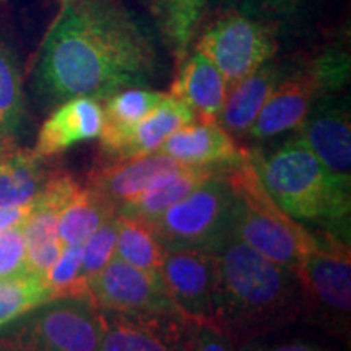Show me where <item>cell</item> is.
Returning a JSON list of instances; mask_svg holds the SVG:
<instances>
[{"mask_svg": "<svg viewBox=\"0 0 351 351\" xmlns=\"http://www.w3.org/2000/svg\"><path fill=\"white\" fill-rule=\"evenodd\" d=\"M49 160L20 147L15 138L0 143V207H16L34 202L52 173Z\"/></svg>", "mask_w": 351, "mask_h": 351, "instance_id": "cell-20", "label": "cell"}, {"mask_svg": "<svg viewBox=\"0 0 351 351\" xmlns=\"http://www.w3.org/2000/svg\"><path fill=\"white\" fill-rule=\"evenodd\" d=\"M298 134L309 145L337 191L351 199V122L348 98L322 95Z\"/></svg>", "mask_w": 351, "mask_h": 351, "instance_id": "cell-10", "label": "cell"}, {"mask_svg": "<svg viewBox=\"0 0 351 351\" xmlns=\"http://www.w3.org/2000/svg\"><path fill=\"white\" fill-rule=\"evenodd\" d=\"M33 202L16 207H0V232L13 230V228L23 226L32 213Z\"/></svg>", "mask_w": 351, "mask_h": 351, "instance_id": "cell-34", "label": "cell"}, {"mask_svg": "<svg viewBox=\"0 0 351 351\" xmlns=\"http://www.w3.org/2000/svg\"><path fill=\"white\" fill-rule=\"evenodd\" d=\"M309 0H241L236 5L252 19L269 21L280 28L289 26L300 19Z\"/></svg>", "mask_w": 351, "mask_h": 351, "instance_id": "cell-31", "label": "cell"}, {"mask_svg": "<svg viewBox=\"0 0 351 351\" xmlns=\"http://www.w3.org/2000/svg\"><path fill=\"white\" fill-rule=\"evenodd\" d=\"M83 245H64L62 252L54 265L44 275L47 288L51 291V300L65 296L88 295V282L83 276Z\"/></svg>", "mask_w": 351, "mask_h": 351, "instance_id": "cell-28", "label": "cell"}, {"mask_svg": "<svg viewBox=\"0 0 351 351\" xmlns=\"http://www.w3.org/2000/svg\"><path fill=\"white\" fill-rule=\"evenodd\" d=\"M0 340L39 351H101L99 309L88 295L47 300L0 328Z\"/></svg>", "mask_w": 351, "mask_h": 351, "instance_id": "cell-7", "label": "cell"}, {"mask_svg": "<svg viewBox=\"0 0 351 351\" xmlns=\"http://www.w3.org/2000/svg\"><path fill=\"white\" fill-rule=\"evenodd\" d=\"M158 152L184 166L223 168L238 163L249 150L241 148L217 122L195 121L171 134Z\"/></svg>", "mask_w": 351, "mask_h": 351, "instance_id": "cell-16", "label": "cell"}, {"mask_svg": "<svg viewBox=\"0 0 351 351\" xmlns=\"http://www.w3.org/2000/svg\"><path fill=\"white\" fill-rule=\"evenodd\" d=\"M251 160L263 187L285 213L350 241L351 199L337 191L300 134L269 155L251 150Z\"/></svg>", "mask_w": 351, "mask_h": 351, "instance_id": "cell-3", "label": "cell"}, {"mask_svg": "<svg viewBox=\"0 0 351 351\" xmlns=\"http://www.w3.org/2000/svg\"><path fill=\"white\" fill-rule=\"evenodd\" d=\"M0 351H39V350L29 348V346H23V345L10 343V341H5V340H0Z\"/></svg>", "mask_w": 351, "mask_h": 351, "instance_id": "cell-36", "label": "cell"}, {"mask_svg": "<svg viewBox=\"0 0 351 351\" xmlns=\"http://www.w3.org/2000/svg\"><path fill=\"white\" fill-rule=\"evenodd\" d=\"M23 226L0 232V278L26 271Z\"/></svg>", "mask_w": 351, "mask_h": 351, "instance_id": "cell-32", "label": "cell"}, {"mask_svg": "<svg viewBox=\"0 0 351 351\" xmlns=\"http://www.w3.org/2000/svg\"><path fill=\"white\" fill-rule=\"evenodd\" d=\"M117 239V215L104 221L83 243V276L86 282L95 278L114 257Z\"/></svg>", "mask_w": 351, "mask_h": 351, "instance_id": "cell-29", "label": "cell"}, {"mask_svg": "<svg viewBox=\"0 0 351 351\" xmlns=\"http://www.w3.org/2000/svg\"><path fill=\"white\" fill-rule=\"evenodd\" d=\"M319 96H322V91L307 64L289 69L265 101L245 137L252 142H265L298 130Z\"/></svg>", "mask_w": 351, "mask_h": 351, "instance_id": "cell-13", "label": "cell"}, {"mask_svg": "<svg viewBox=\"0 0 351 351\" xmlns=\"http://www.w3.org/2000/svg\"><path fill=\"white\" fill-rule=\"evenodd\" d=\"M280 28L269 21L228 8L200 34L195 51L208 57L225 78L228 90L274 59L278 51Z\"/></svg>", "mask_w": 351, "mask_h": 351, "instance_id": "cell-8", "label": "cell"}, {"mask_svg": "<svg viewBox=\"0 0 351 351\" xmlns=\"http://www.w3.org/2000/svg\"><path fill=\"white\" fill-rule=\"evenodd\" d=\"M158 72L153 36L121 0H67L39 47L33 88L44 108H56L148 88Z\"/></svg>", "mask_w": 351, "mask_h": 351, "instance_id": "cell-1", "label": "cell"}, {"mask_svg": "<svg viewBox=\"0 0 351 351\" xmlns=\"http://www.w3.org/2000/svg\"><path fill=\"white\" fill-rule=\"evenodd\" d=\"M51 300L43 275L26 270L0 278V328Z\"/></svg>", "mask_w": 351, "mask_h": 351, "instance_id": "cell-27", "label": "cell"}, {"mask_svg": "<svg viewBox=\"0 0 351 351\" xmlns=\"http://www.w3.org/2000/svg\"><path fill=\"white\" fill-rule=\"evenodd\" d=\"M197 121L195 112L181 99L166 95L156 109L135 124L101 160H125L155 153L165 140L184 125Z\"/></svg>", "mask_w": 351, "mask_h": 351, "instance_id": "cell-19", "label": "cell"}, {"mask_svg": "<svg viewBox=\"0 0 351 351\" xmlns=\"http://www.w3.org/2000/svg\"><path fill=\"white\" fill-rule=\"evenodd\" d=\"M191 351H238L230 337L212 324H197Z\"/></svg>", "mask_w": 351, "mask_h": 351, "instance_id": "cell-33", "label": "cell"}, {"mask_svg": "<svg viewBox=\"0 0 351 351\" xmlns=\"http://www.w3.org/2000/svg\"><path fill=\"white\" fill-rule=\"evenodd\" d=\"M217 169L218 168H204V166H179L178 169L156 178L137 199L122 205L117 210V215L153 221L169 207L191 194Z\"/></svg>", "mask_w": 351, "mask_h": 351, "instance_id": "cell-21", "label": "cell"}, {"mask_svg": "<svg viewBox=\"0 0 351 351\" xmlns=\"http://www.w3.org/2000/svg\"><path fill=\"white\" fill-rule=\"evenodd\" d=\"M101 351H191L197 324L179 313L99 309Z\"/></svg>", "mask_w": 351, "mask_h": 351, "instance_id": "cell-9", "label": "cell"}, {"mask_svg": "<svg viewBox=\"0 0 351 351\" xmlns=\"http://www.w3.org/2000/svg\"><path fill=\"white\" fill-rule=\"evenodd\" d=\"M314 247L296 269L302 291V315L340 340L350 341V241L315 232Z\"/></svg>", "mask_w": 351, "mask_h": 351, "instance_id": "cell-6", "label": "cell"}, {"mask_svg": "<svg viewBox=\"0 0 351 351\" xmlns=\"http://www.w3.org/2000/svg\"><path fill=\"white\" fill-rule=\"evenodd\" d=\"M166 247L158 239L150 223L135 217L117 215V239L114 257L132 267L160 274Z\"/></svg>", "mask_w": 351, "mask_h": 351, "instance_id": "cell-24", "label": "cell"}, {"mask_svg": "<svg viewBox=\"0 0 351 351\" xmlns=\"http://www.w3.org/2000/svg\"><path fill=\"white\" fill-rule=\"evenodd\" d=\"M322 95H332L345 86L350 77V54L340 47H328L307 62Z\"/></svg>", "mask_w": 351, "mask_h": 351, "instance_id": "cell-30", "label": "cell"}, {"mask_svg": "<svg viewBox=\"0 0 351 351\" xmlns=\"http://www.w3.org/2000/svg\"><path fill=\"white\" fill-rule=\"evenodd\" d=\"M236 195L232 234L254 251L295 270L314 247L315 232L283 212L271 199L251 160V150L238 163L225 166Z\"/></svg>", "mask_w": 351, "mask_h": 351, "instance_id": "cell-4", "label": "cell"}, {"mask_svg": "<svg viewBox=\"0 0 351 351\" xmlns=\"http://www.w3.org/2000/svg\"><path fill=\"white\" fill-rule=\"evenodd\" d=\"M212 326L236 346L302 315V291L295 270L254 251L234 234L215 254Z\"/></svg>", "mask_w": 351, "mask_h": 351, "instance_id": "cell-2", "label": "cell"}, {"mask_svg": "<svg viewBox=\"0 0 351 351\" xmlns=\"http://www.w3.org/2000/svg\"><path fill=\"white\" fill-rule=\"evenodd\" d=\"M176 311L194 324H212L217 265L215 254L194 249L166 251L160 269Z\"/></svg>", "mask_w": 351, "mask_h": 351, "instance_id": "cell-11", "label": "cell"}, {"mask_svg": "<svg viewBox=\"0 0 351 351\" xmlns=\"http://www.w3.org/2000/svg\"><path fill=\"white\" fill-rule=\"evenodd\" d=\"M26 124V99L19 59L0 36V134L19 138Z\"/></svg>", "mask_w": 351, "mask_h": 351, "instance_id": "cell-25", "label": "cell"}, {"mask_svg": "<svg viewBox=\"0 0 351 351\" xmlns=\"http://www.w3.org/2000/svg\"><path fill=\"white\" fill-rule=\"evenodd\" d=\"M179 166L182 165L161 152L125 160H99L88 174L86 186L99 192L119 210L137 199L156 178Z\"/></svg>", "mask_w": 351, "mask_h": 351, "instance_id": "cell-14", "label": "cell"}, {"mask_svg": "<svg viewBox=\"0 0 351 351\" xmlns=\"http://www.w3.org/2000/svg\"><path fill=\"white\" fill-rule=\"evenodd\" d=\"M165 93L150 88H122L104 98L103 129L99 134L101 153H106L135 124L150 114L165 99Z\"/></svg>", "mask_w": 351, "mask_h": 351, "instance_id": "cell-22", "label": "cell"}, {"mask_svg": "<svg viewBox=\"0 0 351 351\" xmlns=\"http://www.w3.org/2000/svg\"><path fill=\"white\" fill-rule=\"evenodd\" d=\"M59 2H60V3H64V2H67V0H59Z\"/></svg>", "mask_w": 351, "mask_h": 351, "instance_id": "cell-39", "label": "cell"}, {"mask_svg": "<svg viewBox=\"0 0 351 351\" xmlns=\"http://www.w3.org/2000/svg\"><path fill=\"white\" fill-rule=\"evenodd\" d=\"M117 208L95 189L82 186L59 217V238L64 245L83 244L98 228L116 217Z\"/></svg>", "mask_w": 351, "mask_h": 351, "instance_id": "cell-23", "label": "cell"}, {"mask_svg": "<svg viewBox=\"0 0 351 351\" xmlns=\"http://www.w3.org/2000/svg\"><path fill=\"white\" fill-rule=\"evenodd\" d=\"M88 296L98 309L178 313L160 274L132 267L117 257H112L108 265L88 282Z\"/></svg>", "mask_w": 351, "mask_h": 351, "instance_id": "cell-12", "label": "cell"}, {"mask_svg": "<svg viewBox=\"0 0 351 351\" xmlns=\"http://www.w3.org/2000/svg\"><path fill=\"white\" fill-rule=\"evenodd\" d=\"M166 44L181 62L195 38L207 0H155Z\"/></svg>", "mask_w": 351, "mask_h": 351, "instance_id": "cell-26", "label": "cell"}, {"mask_svg": "<svg viewBox=\"0 0 351 351\" xmlns=\"http://www.w3.org/2000/svg\"><path fill=\"white\" fill-rule=\"evenodd\" d=\"M256 351H332L324 346L306 343V341H288V343H280L269 348H258Z\"/></svg>", "mask_w": 351, "mask_h": 351, "instance_id": "cell-35", "label": "cell"}, {"mask_svg": "<svg viewBox=\"0 0 351 351\" xmlns=\"http://www.w3.org/2000/svg\"><path fill=\"white\" fill-rule=\"evenodd\" d=\"M210 2H212L213 5H217L219 8H225V10H228V8H234L241 2V0H210Z\"/></svg>", "mask_w": 351, "mask_h": 351, "instance_id": "cell-37", "label": "cell"}, {"mask_svg": "<svg viewBox=\"0 0 351 351\" xmlns=\"http://www.w3.org/2000/svg\"><path fill=\"white\" fill-rule=\"evenodd\" d=\"M5 138H8V137H3V135H2V134H0V143H2V142H3V140H5Z\"/></svg>", "mask_w": 351, "mask_h": 351, "instance_id": "cell-38", "label": "cell"}, {"mask_svg": "<svg viewBox=\"0 0 351 351\" xmlns=\"http://www.w3.org/2000/svg\"><path fill=\"white\" fill-rule=\"evenodd\" d=\"M234 212L236 195L223 166L148 223L166 251L194 249L217 254L232 236Z\"/></svg>", "mask_w": 351, "mask_h": 351, "instance_id": "cell-5", "label": "cell"}, {"mask_svg": "<svg viewBox=\"0 0 351 351\" xmlns=\"http://www.w3.org/2000/svg\"><path fill=\"white\" fill-rule=\"evenodd\" d=\"M289 69V65L270 59L231 86L217 124L221 125L231 137L244 138L256 122L265 101L274 93L276 85L283 80Z\"/></svg>", "mask_w": 351, "mask_h": 351, "instance_id": "cell-17", "label": "cell"}, {"mask_svg": "<svg viewBox=\"0 0 351 351\" xmlns=\"http://www.w3.org/2000/svg\"><path fill=\"white\" fill-rule=\"evenodd\" d=\"M169 95L184 101L197 121L217 122L228 95V85L207 56L195 51L178 62V73Z\"/></svg>", "mask_w": 351, "mask_h": 351, "instance_id": "cell-18", "label": "cell"}, {"mask_svg": "<svg viewBox=\"0 0 351 351\" xmlns=\"http://www.w3.org/2000/svg\"><path fill=\"white\" fill-rule=\"evenodd\" d=\"M103 129V106L98 99L78 96L57 104L38 132L33 153L43 160L62 155L73 145L98 138Z\"/></svg>", "mask_w": 351, "mask_h": 351, "instance_id": "cell-15", "label": "cell"}]
</instances>
